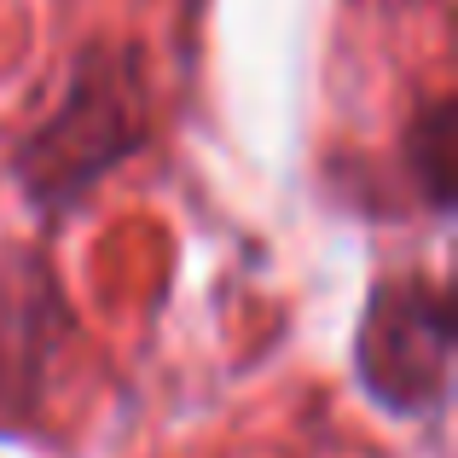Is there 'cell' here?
<instances>
[{"mask_svg": "<svg viewBox=\"0 0 458 458\" xmlns=\"http://www.w3.org/2000/svg\"><path fill=\"white\" fill-rule=\"evenodd\" d=\"M151 76L146 53L123 35H93L76 47L58 99L12 146V186L47 226L70 221L123 163L151 146Z\"/></svg>", "mask_w": 458, "mask_h": 458, "instance_id": "1", "label": "cell"}, {"mask_svg": "<svg viewBox=\"0 0 458 458\" xmlns=\"http://www.w3.org/2000/svg\"><path fill=\"white\" fill-rule=\"evenodd\" d=\"M453 291L436 273H383L354 325V383L383 418H441L453 401Z\"/></svg>", "mask_w": 458, "mask_h": 458, "instance_id": "2", "label": "cell"}, {"mask_svg": "<svg viewBox=\"0 0 458 458\" xmlns=\"http://www.w3.org/2000/svg\"><path fill=\"white\" fill-rule=\"evenodd\" d=\"M76 308L58 284L47 250H0V441L41 436V406L58 354L76 343Z\"/></svg>", "mask_w": 458, "mask_h": 458, "instance_id": "3", "label": "cell"}, {"mask_svg": "<svg viewBox=\"0 0 458 458\" xmlns=\"http://www.w3.org/2000/svg\"><path fill=\"white\" fill-rule=\"evenodd\" d=\"M401 168L412 180V198L429 215H453V99L429 93L412 111L401 140Z\"/></svg>", "mask_w": 458, "mask_h": 458, "instance_id": "4", "label": "cell"}]
</instances>
